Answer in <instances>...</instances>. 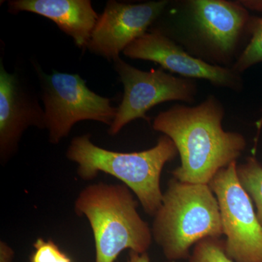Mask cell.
Here are the masks:
<instances>
[{"instance_id":"6da1fadb","label":"cell","mask_w":262,"mask_h":262,"mask_svg":"<svg viewBox=\"0 0 262 262\" xmlns=\"http://www.w3.org/2000/svg\"><path fill=\"white\" fill-rule=\"evenodd\" d=\"M225 115L223 104L211 95L195 106L176 104L155 117L153 129L170 138L180 155L174 179L208 184L221 169L237 162L246 141L239 133L224 130Z\"/></svg>"},{"instance_id":"7a4b0ae2","label":"cell","mask_w":262,"mask_h":262,"mask_svg":"<svg viewBox=\"0 0 262 262\" xmlns=\"http://www.w3.org/2000/svg\"><path fill=\"white\" fill-rule=\"evenodd\" d=\"M178 153L173 141L165 135L154 147L130 153L99 147L91 141L90 135H83L72 139L67 158L77 164V175L82 180H93L103 172L121 181L136 194L144 211L154 216L163 202L162 170Z\"/></svg>"},{"instance_id":"3957f363","label":"cell","mask_w":262,"mask_h":262,"mask_svg":"<svg viewBox=\"0 0 262 262\" xmlns=\"http://www.w3.org/2000/svg\"><path fill=\"white\" fill-rule=\"evenodd\" d=\"M138 202L125 184L99 182L82 189L75 211L85 216L92 229L95 262H115L122 251L146 253L152 232L137 211Z\"/></svg>"},{"instance_id":"277c9868","label":"cell","mask_w":262,"mask_h":262,"mask_svg":"<svg viewBox=\"0 0 262 262\" xmlns=\"http://www.w3.org/2000/svg\"><path fill=\"white\" fill-rule=\"evenodd\" d=\"M151 232L165 257L173 261L190 257V248L203 239L221 238L220 206L209 185L170 179Z\"/></svg>"},{"instance_id":"5b68a950","label":"cell","mask_w":262,"mask_h":262,"mask_svg":"<svg viewBox=\"0 0 262 262\" xmlns=\"http://www.w3.org/2000/svg\"><path fill=\"white\" fill-rule=\"evenodd\" d=\"M182 6L179 25L188 52L210 64L232 68L251 39L254 17L238 1L189 0Z\"/></svg>"},{"instance_id":"8992f818","label":"cell","mask_w":262,"mask_h":262,"mask_svg":"<svg viewBox=\"0 0 262 262\" xmlns=\"http://www.w3.org/2000/svg\"><path fill=\"white\" fill-rule=\"evenodd\" d=\"M45 106L49 141L58 144L72 127L83 120H94L111 126L117 108L110 99L95 94L80 75L53 72L48 75L34 66Z\"/></svg>"},{"instance_id":"52a82bcc","label":"cell","mask_w":262,"mask_h":262,"mask_svg":"<svg viewBox=\"0 0 262 262\" xmlns=\"http://www.w3.org/2000/svg\"><path fill=\"white\" fill-rule=\"evenodd\" d=\"M208 185L220 206L227 256L234 262H262V227L239 182L237 162L221 169Z\"/></svg>"},{"instance_id":"ba28073f","label":"cell","mask_w":262,"mask_h":262,"mask_svg":"<svg viewBox=\"0 0 262 262\" xmlns=\"http://www.w3.org/2000/svg\"><path fill=\"white\" fill-rule=\"evenodd\" d=\"M115 70L124 87L122 102L108 129L117 135L127 124L138 118L149 120L146 113L156 105L167 101L194 103L198 94L195 80L176 77L163 69L144 72L138 70L120 57L114 60Z\"/></svg>"},{"instance_id":"9c48e42d","label":"cell","mask_w":262,"mask_h":262,"mask_svg":"<svg viewBox=\"0 0 262 262\" xmlns=\"http://www.w3.org/2000/svg\"><path fill=\"white\" fill-rule=\"evenodd\" d=\"M134 59L158 63L163 70L185 78L208 81L215 87L242 91L241 74L232 68L210 64L196 58L158 29H153L131 43L122 52Z\"/></svg>"},{"instance_id":"30bf717a","label":"cell","mask_w":262,"mask_h":262,"mask_svg":"<svg viewBox=\"0 0 262 262\" xmlns=\"http://www.w3.org/2000/svg\"><path fill=\"white\" fill-rule=\"evenodd\" d=\"M169 1L127 4L107 2L91 34L88 49L110 61L119 58L120 52L147 32L155 20L163 15Z\"/></svg>"},{"instance_id":"8fae6325","label":"cell","mask_w":262,"mask_h":262,"mask_svg":"<svg viewBox=\"0 0 262 262\" xmlns=\"http://www.w3.org/2000/svg\"><path fill=\"white\" fill-rule=\"evenodd\" d=\"M29 127L46 128V113L27 80L0 62V161L8 163Z\"/></svg>"},{"instance_id":"7c38bea8","label":"cell","mask_w":262,"mask_h":262,"mask_svg":"<svg viewBox=\"0 0 262 262\" xmlns=\"http://www.w3.org/2000/svg\"><path fill=\"white\" fill-rule=\"evenodd\" d=\"M8 6L13 14L31 12L50 19L82 49L87 48L99 18L90 0H12Z\"/></svg>"},{"instance_id":"4fadbf2b","label":"cell","mask_w":262,"mask_h":262,"mask_svg":"<svg viewBox=\"0 0 262 262\" xmlns=\"http://www.w3.org/2000/svg\"><path fill=\"white\" fill-rule=\"evenodd\" d=\"M237 174L241 186L256 206L262 227V165L255 157H249L246 163L237 165Z\"/></svg>"},{"instance_id":"5bb4252c","label":"cell","mask_w":262,"mask_h":262,"mask_svg":"<svg viewBox=\"0 0 262 262\" xmlns=\"http://www.w3.org/2000/svg\"><path fill=\"white\" fill-rule=\"evenodd\" d=\"M260 62H262V18L254 17L249 42L232 68L241 74Z\"/></svg>"},{"instance_id":"9a60e30c","label":"cell","mask_w":262,"mask_h":262,"mask_svg":"<svg viewBox=\"0 0 262 262\" xmlns=\"http://www.w3.org/2000/svg\"><path fill=\"white\" fill-rule=\"evenodd\" d=\"M189 262H234L226 254L225 241L206 238L195 245Z\"/></svg>"},{"instance_id":"2e32d148","label":"cell","mask_w":262,"mask_h":262,"mask_svg":"<svg viewBox=\"0 0 262 262\" xmlns=\"http://www.w3.org/2000/svg\"><path fill=\"white\" fill-rule=\"evenodd\" d=\"M33 247L34 251L29 262H73L51 239L45 241L39 237L33 244Z\"/></svg>"},{"instance_id":"e0dca14e","label":"cell","mask_w":262,"mask_h":262,"mask_svg":"<svg viewBox=\"0 0 262 262\" xmlns=\"http://www.w3.org/2000/svg\"><path fill=\"white\" fill-rule=\"evenodd\" d=\"M14 257V251L6 243L0 242V262H12Z\"/></svg>"},{"instance_id":"ac0fdd59","label":"cell","mask_w":262,"mask_h":262,"mask_svg":"<svg viewBox=\"0 0 262 262\" xmlns=\"http://www.w3.org/2000/svg\"><path fill=\"white\" fill-rule=\"evenodd\" d=\"M238 3L248 10L262 12V0H241Z\"/></svg>"},{"instance_id":"d6986e66","label":"cell","mask_w":262,"mask_h":262,"mask_svg":"<svg viewBox=\"0 0 262 262\" xmlns=\"http://www.w3.org/2000/svg\"><path fill=\"white\" fill-rule=\"evenodd\" d=\"M127 262H151V261H150L147 253H139L130 251L128 260Z\"/></svg>"}]
</instances>
